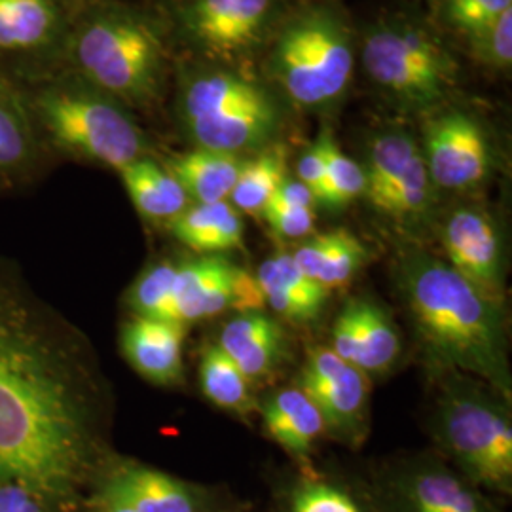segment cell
I'll return each mask as SVG.
<instances>
[{"label":"cell","instance_id":"6da1fadb","mask_svg":"<svg viewBox=\"0 0 512 512\" xmlns=\"http://www.w3.org/2000/svg\"><path fill=\"white\" fill-rule=\"evenodd\" d=\"M90 414L71 370L25 311L0 298V478L42 499L73 492Z\"/></svg>","mask_w":512,"mask_h":512},{"label":"cell","instance_id":"7a4b0ae2","mask_svg":"<svg viewBox=\"0 0 512 512\" xmlns=\"http://www.w3.org/2000/svg\"><path fill=\"white\" fill-rule=\"evenodd\" d=\"M401 289L416 329L444 366L484 380L501 399H511V370L501 302L480 293L450 264L408 255Z\"/></svg>","mask_w":512,"mask_h":512},{"label":"cell","instance_id":"3957f363","mask_svg":"<svg viewBox=\"0 0 512 512\" xmlns=\"http://www.w3.org/2000/svg\"><path fill=\"white\" fill-rule=\"evenodd\" d=\"M65 71L128 109L147 107L164 88L167 50L162 31L135 8L86 0L69 37Z\"/></svg>","mask_w":512,"mask_h":512},{"label":"cell","instance_id":"277c9868","mask_svg":"<svg viewBox=\"0 0 512 512\" xmlns=\"http://www.w3.org/2000/svg\"><path fill=\"white\" fill-rule=\"evenodd\" d=\"M42 141L118 171L143 158L145 133L128 107L71 71L23 86Z\"/></svg>","mask_w":512,"mask_h":512},{"label":"cell","instance_id":"5b68a950","mask_svg":"<svg viewBox=\"0 0 512 512\" xmlns=\"http://www.w3.org/2000/svg\"><path fill=\"white\" fill-rule=\"evenodd\" d=\"M355 65L348 29L330 12L293 19L275 42L270 69L289 99L321 109L340 99Z\"/></svg>","mask_w":512,"mask_h":512},{"label":"cell","instance_id":"8992f818","mask_svg":"<svg viewBox=\"0 0 512 512\" xmlns=\"http://www.w3.org/2000/svg\"><path fill=\"white\" fill-rule=\"evenodd\" d=\"M446 448L478 482L507 490L512 480V425L505 406L476 387H454L440 404Z\"/></svg>","mask_w":512,"mask_h":512},{"label":"cell","instance_id":"52a82bcc","mask_svg":"<svg viewBox=\"0 0 512 512\" xmlns=\"http://www.w3.org/2000/svg\"><path fill=\"white\" fill-rule=\"evenodd\" d=\"M86 0H0V73L21 86L65 71L67 44Z\"/></svg>","mask_w":512,"mask_h":512},{"label":"cell","instance_id":"ba28073f","mask_svg":"<svg viewBox=\"0 0 512 512\" xmlns=\"http://www.w3.org/2000/svg\"><path fill=\"white\" fill-rule=\"evenodd\" d=\"M366 74L395 101L429 109L452 84V63L439 44L420 29L382 27L363 44Z\"/></svg>","mask_w":512,"mask_h":512},{"label":"cell","instance_id":"9c48e42d","mask_svg":"<svg viewBox=\"0 0 512 512\" xmlns=\"http://www.w3.org/2000/svg\"><path fill=\"white\" fill-rule=\"evenodd\" d=\"M264 304L255 275L222 256H202L177 264L164 319L186 325L228 310L260 311Z\"/></svg>","mask_w":512,"mask_h":512},{"label":"cell","instance_id":"30bf717a","mask_svg":"<svg viewBox=\"0 0 512 512\" xmlns=\"http://www.w3.org/2000/svg\"><path fill=\"white\" fill-rule=\"evenodd\" d=\"M423 156L433 184L446 190H469L490 171V145L475 118L461 110L435 118L425 133Z\"/></svg>","mask_w":512,"mask_h":512},{"label":"cell","instance_id":"8fae6325","mask_svg":"<svg viewBox=\"0 0 512 512\" xmlns=\"http://www.w3.org/2000/svg\"><path fill=\"white\" fill-rule=\"evenodd\" d=\"M274 16V0H186L181 25L188 38L209 54L249 50Z\"/></svg>","mask_w":512,"mask_h":512},{"label":"cell","instance_id":"7c38bea8","mask_svg":"<svg viewBox=\"0 0 512 512\" xmlns=\"http://www.w3.org/2000/svg\"><path fill=\"white\" fill-rule=\"evenodd\" d=\"M300 389L321 412L325 425L353 433L365 420L368 380L332 349H313L300 374Z\"/></svg>","mask_w":512,"mask_h":512},{"label":"cell","instance_id":"4fadbf2b","mask_svg":"<svg viewBox=\"0 0 512 512\" xmlns=\"http://www.w3.org/2000/svg\"><path fill=\"white\" fill-rule=\"evenodd\" d=\"M448 264L480 293L501 302L503 249L494 220L475 207L456 209L444 226Z\"/></svg>","mask_w":512,"mask_h":512},{"label":"cell","instance_id":"5bb4252c","mask_svg":"<svg viewBox=\"0 0 512 512\" xmlns=\"http://www.w3.org/2000/svg\"><path fill=\"white\" fill-rule=\"evenodd\" d=\"M184 325L154 317H135L124 327V355L141 376L160 385L175 384L183 374Z\"/></svg>","mask_w":512,"mask_h":512},{"label":"cell","instance_id":"9a60e30c","mask_svg":"<svg viewBox=\"0 0 512 512\" xmlns=\"http://www.w3.org/2000/svg\"><path fill=\"white\" fill-rule=\"evenodd\" d=\"M103 503L133 512H200L198 499L181 480L141 465H128L110 476Z\"/></svg>","mask_w":512,"mask_h":512},{"label":"cell","instance_id":"2e32d148","mask_svg":"<svg viewBox=\"0 0 512 512\" xmlns=\"http://www.w3.org/2000/svg\"><path fill=\"white\" fill-rule=\"evenodd\" d=\"M42 147L23 86L0 73V186L16 183L35 162Z\"/></svg>","mask_w":512,"mask_h":512},{"label":"cell","instance_id":"e0dca14e","mask_svg":"<svg viewBox=\"0 0 512 512\" xmlns=\"http://www.w3.org/2000/svg\"><path fill=\"white\" fill-rule=\"evenodd\" d=\"M264 302L294 323H310L327 306L329 291L304 274L293 255L268 258L256 272Z\"/></svg>","mask_w":512,"mask_h":512},{"label":"cell","instance_id":"ac0fdd59","mask_svg":"<svg viewBox=\"0 0 512 512\" xmlns=\"http://www.w3.org/2000/svg\"><path fill=\"white\" fill-rule=\"evenodd\" d=\"M217 346L249 380H255L268 376L279 363L285 351V332L262 311H247L224 325Z\"/></svg>","mask_w":512,"mask_h":512},{"label":"cell","instance_id":"d6986e66","mask_svg":"<svg viewBox=\"0 0 512 512\" xmlns=\"http://www.w3.org/2000/svg\"><path fill=\"white\" fill-rule=\"evenodd\" d=\"M266 103H272V97L260 86L238 74L211 71L186 78L179 92V116L183 124H188L192 120L253 109Z\"/></svg>","mask_w":512,"mask_h":512},{"label":"cell","instance_id":"ffe728a7","mask_svg":"<svg viewBox=\"0 0 512 512\" xmlns=\"http://www.w3.org/2000/svg\"><path fill=\"white\" fill-rule=\"evenodd\" d=\"M304 274L327 291L344 287L365 266V245L348 230H334L308 239L293 253Z\"/></svg>","mask_w":512,"mask_h":512},{"label":"cell","instance_id":"44dd1931","mask_svg":"<svg viewBox=\"0 0 512 512\" xmlns=\"http://www.w3.org/2000/svg\"><path fill=\"white\" fill-rule=\"evenodd\" d=\"M262 420L268 435L294 456L308 454L327 429L321 412L300 387L274 393L262 406Z\"/></svg>","mask_w":512,"mask_h":512},{"label":"cell","instance_id":"7402d4cb","mask_svg":"<svg viewBox=\"0 0 512 512\" xmlns=\"http://www.w3.org/2000/svg\"><path fill=\"white\" fill-rule=\"evenodd\" d=\"M171 230L179 241L203 255L238 249L243 241V220L239 211L228 202L196 203L186 207Z\"/></svg>","mask_w":512,"mask_h":512},{"label":"cell","instance_id":"603a6c76","mask_svg":"<svg viewBox=\"0 0 512 512\" xmlns=\"http://www.w3.org/2000/svg\"><path fill=\"white\" fill-rule=\"evenodd\" d=\"M238 156L196 148L177 156L171 164V175L181 183L188 198L198 203L226 202L238 181Z\"/></svg>","mask_w":512,"mask_h":512},{"label":"cell","instance_id":"cb8c5ba5","mask_svg":"<svg viewBox=\"0 0 512 512\" xmlns=\"http://www.w3.org/2000/svg\"><path fill=\"white\" fill-rule=\"evenodd\" d=\"M120 173L131 202L143 217L171 222L186 209L188 196L169 169L139 158Z\"/></svg>","mask_w":512,"mask_h":512},{"label":"cell","instance_id":"d4e9b609","mask_svg":"<svg viewBox=\"0 0 512 512\" xmlns=\"http://www.w3.org/2000/svg\"><path fill=\"white\" fill-rule=\"evenodd\" d=\"M357 317V361L365 374H382L401 355V334L389 313L368 298L351 300Z\"/></svg>","mask_w":512,"mask_h":512},{"label":"cell","instance_id":"484cf974","mask_svg":"<svg viewBox=\"0 0 512 512\" xmlns=\"http://www.w3.org/2000/svg\"><path fill=\"white\" fill-rule=\"evenodd\" d=\"M287 179V158L283 148H272L241 164L238 181L230 194L232 205L247 215H262Z\"/></svg>","mask_w":512,"mask_h":512},{"label":"cell","instance_id":"4316f807","mask_svg":"<svg viewBox=\"0 0 512 512\" xmlns=\"http://www.w3.org/2000/svg\"><path fill=\"white\" fill-rule=\"evenodd\" d=\"M203 395L230 412H251L255 408L251 380L219 346L205 348L200 363Z\"/></svg>","mask_w":512,"mask_h":512},{"label":"cell","instance_id":"83f0119b","mask_svg":"<svg viewBox=\"0 0 512 512\" xmlns=\"http://www.w3.org/2000/svg\"><path fill=\"white\" fill-rule=\"evenodd\" d=\"M420 154L416 141L403 131L384 133L374 139L368 154V164L363 167L366 179L365 196L370 203L378 200Z\"/></svg>","mask_w":512,"mask_h":512},{"label":"cell","instance_id":"f1b7e54d","mask_svg":"<svg viewBox=\"0 0 512 512\" xmlns=\"http://www.w3.org/2000/svg\"><path fill=\"white\" fill-rule=\"evenodd\" d=\"M433 181L429 177L423 154L404 169L403 175L391 184L372 205L391 217H416L427 209L431 202Z\"/></svg>","mask_w":512,"mask_h":512},{"label":"cell","instance_id":"f546056e","mask_svg":"<svg viewBox=\"0 0 512 512\" xmlns=\"http://www.w3.org/2000/svg\"><path fill=\"white\" fill-rule=\"evenodd\" d=\"M416 511L482 512V505L458 478L444 473H425L410 486Z\"/></svg>","mask_w":512,"mask_h":512},{"label":"cell","instance_id":"4dcf8cb0","mask_svg":"<svg viewBox=\"0 0 512 512\" xmlns=\"http://www.w3.org/2000/svg\"><path fill=\"white\" fill-rule=\"evenodd\" d=\"M365 169L346 156L330 137L327 150V177L321 202L329 207H344L365 194Z\"/></svg>","mask_w":512,"mask_h":512},{"label":"cell","instance_id":"1f68e13d","mask_svg":"<svg viewBox=\"0 0 512 512\" xmlns=\"http://www.w3.org/2000/svg\"><path fill=\"white\" fill-rule=\"evenodd\" d=\"M177 264H156L141 275L129 291V306L139 317L164 319L165 308L171 296Z\"/></svg>","mask_w":512,"mask_h":512},{"label":"cell","instance_id":"d6a6232c","mask_svg":"<svg viewBox=\"0 0 512 512\" xmlns=\"http://www.w3.org/2000/svg\"><path fill=\"white\" fill-rule=\"evenodd\" d=\"M511 8L512 0H448V18L476 40Z\"/></svg>","mask_w":512,"mask_h":512},{"label":"cell","instance_id":"836d02e7","mask_svg":"<svg viewBox=\"0 0 512 512\" xmlns=\"http://www.w3.org/2000/svg\"><path fill=\"white\" fill-rule=\"evenodd\" d=\"M262 217L274 230L275 236L283 239L306 238L315 226V215L311 207H294L275 200H270L264 207Z\"/></svg>","mask_w":512,"mask_h":512},{"label":"cell","instance_id":"e575fe53","mask_svg":"<svg viewBox=\"0 0 512 512\" xmlns=\"http://www.w3.org/2000/svg\"><path fill=\"white\" fill-rule=\"evenodd\" d=\"M294 512H361L357 503L342 490L325 482H308L296 495Z\"/></svg>","mask_w":512,"mask_h":512},{"label":"cell","instance_id":"d590c367","mask_svg":"<svg viewBox=\"0 0 512 512\" xmlns=\"http://www.w3.org/2000/svg\"><path fill=\"white\" fill-rule=\"evenodd\" d=\"M484 59L492 65L505 69L512 61V8L507 10L494 25L475 40Z\"/></svg>","mask_w":512,"mask_h":512},{"label":"cell","instance_id":"8d00e7d4","mask_svg":"<svg viewBox=\"0 0 512 512\" xmlns=\"http://www.w3.org/2000/svg\"><path fill=\"white\" fill-rule=\"evenodd\" d=\"M329 133H323L319 141L308 148L296 165L298 181L306 184L313 192L315 200H323L325 192V177H327V150H329Z\"/></svg>","mask_w":512,"mask_h":512},{"label":"cell","instance_id":"74e56055","mask_svg":"<svg viewBox=\"0 0 512 512\" xmlns=\"http://www.w3.org/2000/svg\"><path fill=\"white\" fill-rule=\"evenodd\" d=\"M330 349L340 359L355 366V361H357V317H355L353 302H349L342 313L336 317V323L332 329V348Z\"/></svg>","mask_w":512,"mask_h":512},{"label":"cell","instance_id":"f35d334b","mask_svg":"<svg viewBox=\"0 0 512 512\" xmlns=\"http://www.w3.org/2000/svg\"><path fill=\"white\" fill-rule=\"evenodd\" d=\"M0 512H44L40 499L18 484L0 486Z\"/></svg>","mask_w":512,"mask_h":512},{"label":"cell","instance_id":"ab89813d","mask_svg":"<svg viewBox=\"0 0 512 512\" xmlns=\"http://www.w3.org/2000/svg\"><path fill=\"white\" fill-rule=\"evenodd\" d=\"M275 202L285 203V205H294V207H311L317 202L313 192L304 183H300L298 179H285V183L279 186V190L275 192Z\"/></svg>","mask_w":512,"mask_h":512},{"label":"cell","instance_id":"60d3db41","mask_svg":"<svg viewBox=\"0 0 512 512\" xmlns=\"http://www.w3.org/2000/svg\"><path fill=\"white\" fill-rule=\"evenodd\" d=\"M99 512H133L129 511V509H124V507H118V505H109V503H103V509Z\"/></svg>","mask_w":512,"mask_h":512},{"label":"cell","instance_id":"b9f144b4","mask_svg":"<svg viewBox=\"0 0 512 512\" xmlns=\"http://www.w3.org/2000/svg\"><path fill=\"white\" fill-rule=\"evenodd\" d=\"M416 512H437V511H416Z\"/></svg>","mask_w":512,"mask_h":512}]
</instances>
